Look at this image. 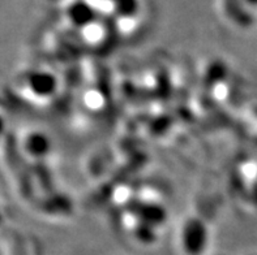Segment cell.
<instances>
[{"instance_id":"1","label":"cell","mask_w":257,"mask_h":255,"mask_svg":"<svg viewBox=\"0 0 257 255\" xmlns=\"http://www.w3.org/2000/svg\"><path fill=\"white\" fill-rule=\"evenodd\" d=\"M25 149L33 156L42 155L45 150L47 149L45 137L41 133H30L25 139Z\"/></svg>"}]
</instances>
